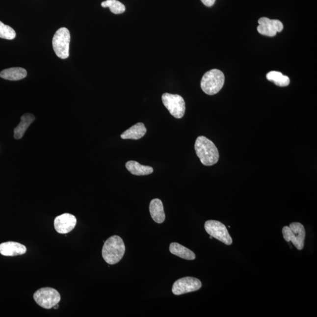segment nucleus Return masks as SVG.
<instances>
[{
    "label": "nucleus",
    "mask_w": 317,
    "mask_h": 317,
    "mask_svg": "<svg viewBox=\"0 0 317 317\" xmlns=\"http://www.w3.org/2000/svg\"><path fill=\"white\" fill-rule=\"evenodd\" d=\"M26 76L27 72L20 67L5 69L0 73V77L9 80H19L25 79Z\"/></svg>",
    "instance_id": "nucleus-16"
},
{
    "label": "nucleus",
    "mask_w": 317,
    "mask_h": 317,
    "mask_svg": "<svg viewBox=\"0 0 317 317\" xmlns=\"http://www.w3.org/2000/svg\"><path fill=\"white\" fill-rule=\"evenodd\" d=\"M149 211L152 219L155 222L160 224L164 222L165 220V214H164L163 203L158 199H155L152 200L149 205Z\"/></svg>",
    "instance_id": "nucleus-13"
},
{
    "label": "nucleus",
    "mask_w": 317,
    "mask_h": 317,
    "mask_svg": "<svg viewBox=\"0 0 317 317\" xmlns=\"http://www.w3.org/2000/svg\"><path fill=\"white\" fill-rule=\"evenodd\" d=\"M283 238L287 242L291 241L298 250L303 249L306 232L300 223L294 222L289 226H285L282 230Z\"/></svg>",
    "instance_id": "nucleus-4"
},
{
    "label": "nucleus",
    "mask_w": 317,
    "mask_h": 317,
    "mask_svg": "<svg viewBox=\"0 0 317 317\" xmlns=\"http://www.w3.org/2000/svg\"><path fill=\"white\" fill-rule=\"evenodd\" d=\"M53 308H54V309H55V310H57L58 309V308H59L58 304H56L55 306L54 307H53Z\"/></svg>",
    "instance_id": "nucleus-23"
},
{
    "label": "nucleus",
    "mask_w": 317,
    "mask_h": 317,
    "mask_svg": "<svg viewBox=\"0 0 317 317\" xmlns=\"http://www.w3.org/2000/svg\"><path fill=\"white\" fill-rule=\"evenodd\" d=\"M125 246L123 240L118 236H113L105 241L102 255L107 264L113 265L121 261L124 256Z\"/></svg>",
    "instance_id": "nucleus-2"
},
{
    "label": "nucleus",
    "mask_w": 317,
    "mask_h": 317,
    "mask_svg": "<svg viewBox=\"0 0 317 317\" xmlns=\"http://www.w3.org/2000/svg\"><path fill=\"white\" fill-rule=\"evenodd\" d=\"M202 283L196 278L186 277L176 281L172 286V292L176 295L196 291L202 287Z\"/></svg>",
    "instance_id": "nucleus-9"
},
{
    "label": "nucleus",
    "mask_w": 317,
    "mask_h": 317,
    "mask_svg": "<svg viewBox=\"0 0 317 317\" xmlns=\"http://www.w3.org/2000/svg\"><path fill=\"white\" fill-rule=\"evenodd\" d=\"M71 40L70 32L67 28L58 29L53 39V46L56 56L61 59L69 57Z\"/></svg>",
    "instance_id": "nucleus-5"
},
{
    "label": "nucleus",
    "mask_w": 317,
    "mask_h": 317,
    "mask_svg": "<svg viewBox=\"0 0 317 317\" xmlns=\"http://www.w3.org/2000/svg\"><path fill=\"white\" fill-rule=\"evenodd\" d=\"M161 100L164 106L169 110L170 114L177 119L184 117L186 106L184 98L181 96L165 93L163 94Z\"/></svg>",
    "instance_id": "nucleus-7"
},
{
    "label": "nucleus",
    "mask_w": 317,
    "mask_h": 317,
    "mask_svg": "<svg viewBox=\"0 0 317 317\" xmlns=\"http://www.w3.org/2000/svg\"><path fill=\"white\" fill-rule=\"evenodd\" d=\"M76 217L70 213H64L56 217L54 220V227L59 234H67L73 230L77 224Z\"/></svg>",
    "instance_id": "nucleus-11"
},
{
    "label": "nucleus",
    "mask_w": 317,
    "mask_h": 317,
    "mask_svg": "<svg viewBox=\"0 0 317 317\" xmlns=\"http://www.w3.org/2000/svg\"><path fill=\"white\" fill-rule=\"evenodd\" d=\"M259 25L257 31L260 34L274 37L277 32L283 31V25L282 22L277 20H270L266 17H262L258 21Z\"/></svg>",
    "instance_id": "nucleus-10"
},
{
    "label": "nucleus",
    "mask_w": 317,
    "mask_h": 317,
    "mask_svg": "<svg viewBox=\"0 0 317 317\" xmlns=\"http://www.w3.org/2000/svg\"><path fill=\"white\" fill-rule=\"evenodd\" d=\"M194 149L200 161L205 166L213 165L219 159V153L216 145L205 136L197 137Z\"/></svg>",
    "instance_id": "nucleus-1"
},
{
    "label": "nucleus",
    "mask_w": 317,
    "mask_h": 317,
    "mask_svg": "<svg viewBox=\"0 0 317 317\" xmlns=\"http://www.w3.org/2000/svg\"><path fill=\"white\" fill-rule=\"evenodd\" d=\"M146 128L142 122H139L122 133L121 137L123 139L137 140L145 135Z\"/></svg>",
    "instance_id": "nucleus-15"
},
{
    "label": "nucleus",
    "mask_w": 317,
    "mask_h": 317,
    "mask_svg": "<svg viewBox=\"0 0 317 317\" xmlns=\"http://www.w3.org/2000/svg\"><path fill=\"white\" fill-rule=\"evenodd\" d=\"M16 33L13 28L0 22V38L11 40L16 38Z\"/></svg>",
    "instance_id": "nucleus-21"
},
{
    "label": "nucleus",
    "mask_w": 317,
    "mask_h": 317,
    "mask_svg": "<svg viewBox=\"0 0 317 317\" xmlns=\"http://www.w3.org/2000/svg\"><path fill=\"white\" fill-rule=\"evenodd\" d=\"M26 252V248L17 242L8 241L0 244V253L4 256L23 255Z\"/></svg>",
    "instance_id": "nucleus-12"
},
{
    "label": "nucleus",
    "mask_w": 317,
    "mask_h": 317,
    "mask_svg": "<svg viewBox=\"0 0 317 317\" xmlns=\"http://www.w3.org/2000/svg\"><path fill=\"white\" fill-rule=\"evenodd\" d=\"M128 171L136 176H145L152 174L154 169L151 166H143L136 161H128L125 164Z\"/></svg>",
    "instance_id": "nucleus-17"
},
{
    "label": "nucleus",
    "mask_w": 317,
    "mask_h": 317,
    "mask_svg": "<svg viewBox=\"0 0 317 317\" xmlns=\"http://www.w3.org/2000/svg\"><path fill=\"white\" fill-rule=\"evenodd\" d=\"M201 1L203 3V4L207 6V7H210L214 5L216 0H201Z\"/></svg>",
    "instance_id": "nucleus-22"
},
{
    "label": "nucleus",
    "mask_w": 317,
    "mask_h": 317,
    "mask_svg": "<svg viewBox=\"0 0 317 317\" xmlns=\"http://www.w3.org/2000/svg\"><path fill=\"white\" fill-rule=\"evenodd\" d=\"M267 79L280 87H285L290 84V80L288 77L284 76L280 72L270 71L266 76Z\"/></svg>",
    "instance_id": "nucleus-19"
},
{
    "label": "nucleus",
    "mask_w": 317,
    "mask_h": 317,
    "mask_svg": "<svg viewBox=\"0 0 317 317\" xmlns=\"http://www.w3.org/2000/svg\"><path fill=\"white\" fill-rule=\"evenodd\" d=\"M101 5L104 8H109L110 11L115 14L123 13L126 10L125 6L118 0H106L101 3Z\"/></svg>",
    "instance_id": "nucleus-20"
},
{
    "label": "nucleus",
    "mask_w": 317,
    "mask_h": 317,
    "mask_svg": "<svg viewBox=\"0 0 317 317\" xmlns=\"http://www.w3.org/2000/svg\"><path fill=\"white\" fill-rule=\"evenodd\" d=\"M33 297L39 306L46 309H52L61 300V295L57 290L51 287L39 289L34 293Z\"/></svg>",
    "instance_id": "nucleus-6"
},
{
    "label": "nucleus",
    "mask_w": 317,
    "mask_h": 317,
    "mask_svg": "<svg viewBox=\"0 0 317 317\" xmlns=\"http://www.w3.org/2000/svg\"><path fill=\"white\" fill-rule=\"evenodd\" d=\"M35 117L31 113H26L21 117L20 124L14 129V136L16 139H22L26 130L33 122Z\"/></svg>",
    "instance_id": "nucleus-14"
},
{
    "label": "nucleus",
    "mask_w": 317,
    "mask_h": 317,
    "mask_svg": "<svg viewBox=\"0 0 317 317\" xmlns=\"http://www.w3.org/2000/svg\"><path fill=\"white\" fill-rule=\"evenodd\" d=\"M225 78L222 71L213 69L206 73L202 77L200 86L203 92L209 95H213L222 89Z\"/></svg>",
    "instance_id": "nucleus-3"
},
{
    "label": "nucleus",
    "mask_w": 317,
    "mask_h": 317,
    "mask_svg": "<svg viewBox=\"0 0 317 317\" xmlns=\"http://www.w3.org/2000/svg\"><path fill=\"white\" fill-rule=\"evenodd\" d=\"M169 251L173 255L177 256L185 260H193L196 259L195 254L192 251L177 243L170 244Z\"/></svg>",
    "instance_id": "nucleus-18"
},
{
    "label": "nucleus",
    "mask_w": 317,
    "mask_h": 317,
    "mask_svg": "<svg viewBox=\"0 0 317 317\" xmlns=\"http://www.w3.org/2000/svg\"><path fill=\"white\" fill-rule=\"evenodd\" d=\"M205 229L209 235L216 238L226 245H231L232 238L226 227L222 223L217 220H208L205 224Z\"/></svg>",
    "instance_id": "nucleus-8"
}]
</instances>
